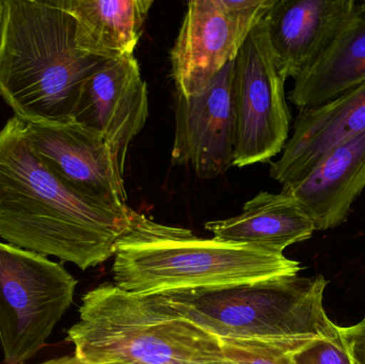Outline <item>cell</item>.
<instances>
[{"label":"cell","instance_id":"277c9868","mask_svg":"<svg viewBox=\"0 0 365 364\" xmlns=\"http://www.w3.org/2000/svg\"><path fill=\"white\" fill-rule=\"evenodd\" d=\"M74 356L89 363L233 364L218 338L175 311L160 294L106 282L86 293L68 331Z\"/></svg>","mask_w":365,"mask_h":364},{"label":"cell","instance_id":"ba28073f","mask_svg":"<svg viewBox=\"0 0 365 364\" xmlns=\"http://www.w3.org/2000/svg\"><path fill=\"white\" fill-rule=\"evenodd\" d=\"M274 0H193L170 51L177 90L195 95L235 60L249 33Z\"/></svg>","mask_w":365,"mask_h":364},{"label":"cell","instance_id":"7c38bea8","mask_svg":"<svg viewBox=\"0 0 365 364\" xmlns=\"http://www.w3.org/2000/svg\"><path fill=\"white\" fill-rule=\"evenodd\" d=\"M365 132V83L334 100L299 110L281 157L270 165L278 183H295L332 150Z\"/></svg>","mask_w":365,"mask_h":364},{"label":"cell","instance_id":"3957f363","mask_svg":"<svg viewBox=\"0 0 365 364\" xmlns=\"http://www.w3.org/2000/svg\"><path fill=\"white\" fill-rule=\"evenodd\" d=\"M300 264L253 246L200 239L133 212L130 232L118 244L113 277L135 294L215 288L298 275Z\"/></svg>","mask_w":365,"mask_h":364},{"label":"cell","instance_id":"d6986e66","mask_svg":"<svg viewBox=\"0 0 365 364\" xmlns=\"http://www.w3.org/2000/svg\"><path fill=\"white\" fill-rule=\"evenodd\" d=\"M295 364H355L340 333L307 343L294 354Z\"/></svg>","mask_w":365,"mask_h":364},{"label":"cell","instance_id":"4fadbf2b","mask_svg":"<svg viewBox=\"0 0 365 364\" xmlns=\"http://www.w3.org/2000/svg\"><path fill=\"white\" fill-rule=\"evenodd\" d=\"M357 4L355 0H274L266 25L285 79L297 78L321 57Z\"/></svg>","mask_w":365,"mask_h":364},{"label":"cell","instance_id":"30bf717a","mask_svg":"<svg viewBox=\"0 0 365 364\" xmlns=\"http://www.w3.org/2000/svg\"><path fill=\"white\" fill-rule=\"evenodd\" d=\"M149 118V92L134 55L105 61L83 83L71 119L101 132L125 170L132 141Z\"/></svg>","mask_w":365,"mask_h":364},{"label":"cell","instance_id":"ac0fdd59","mask_svg":"<svg viewBox=\"0 0 365 364\" xmlns=\"http://www.w3.org/2000/svg\"><path fill=\"white\" fill-rule=\"evenodd\" d=\"M233 364H295L294 354L304 346L255 340H221Z\"/></svg>","mask_w":365,"mask_h":364},{"label":"cell","instance_id":"5b68a950","mask_svg":"<svg viewBox=\"0 0 365 364\" xmlns=\"http://www.w3.org/2000/svg\"><path fill=\"white\" fill-rule=\"evenodd\" d=\"M325 278L284 276L253 284L163 293L193 324L220 340L304 346L339 335L324 309Z\"/></svg>","mask_w":365,"mask_h":364},{"label":"cell","instance_id":"5bb4252c","mask_svg":"<svg viewBox=\"0 0 365 364\" xmlns=\"http://www.w3.org/2000/svg\"><path fill=\"white\" fill-rule=\"evenodd\" d=\"M365 189V132L332 150L309 175L282 190L323 231L344 224Z\"/></svg>","mask_w":365,"mask_h":364},{"label":"cell","instance_id":"9c48e42d","mask_svg":"<svg viewBox=\"0 0 365 364\" xmlns=\"http://www.w3.org/2000/svg\"><path fill=\"white\" fill-rule=\"evenodd\" d=\"M234 61L230 62L201 93L175 94V132L171 152L173 166L192 169L210 180L234 166L235 113Z\"/></svg>","mask_w":365,"mask_h":364},{"label":"cell","instance_id":"8fae6325","mask_svg":"<svg viewBox=\"0 0 365 364\" xmlns=\"http://www.w3.org/2000/svg\"><path fill=\"white\" fill-rule=\"evenodd\" d=\"M36 155L58 177L83 192L126 204L124 170L101 132L73 119L26 123Z\"/></svg>","mask_w":365,"mask_h":364},{"label":"cell","instance_id":"e0dca14e","mask_svg":"<svg viewBox=\"0 0 365 364\" xmlns=\"http://www.w3.org/2000/svg\"><path fill=\"white\" fill-rule=\"evenodd\" d=\"M74 19L79 51L102 60L134 55L153 0H56Z\"/></svg>","mask_w":365,"mask_h":364},{"label":"cell","instance_id":"6da1fadb","mask_svg":"<svg viewBox=\"0 0 365 364\" xmlns=\"http://www.w3.org/2000/svg\"><path fill=\"white\" fill-rule=\"evenodd\" d=\"M134 209L83 192L32 150L17 117L0 130V237L86 271L115 256Z\"/></svg>","mask_w":365,"mask_h":364},{"label":"cell","instance_id":"ffe728a7","mask_svg":"<svg viewBox=\"0 0 365 364\" xmlns=\"http://www.w3.org/2000/svg\"><path fill=\"white\" fill-rule=\"evenodd\" d=\"M339 333L346 344L355 364H365V318L354 326L339 327Z\"/></svg>","mask_w":365,"mask_h":364},{"label":"cell","instance_id":"7a4b0ae2","mask_svg":"<svg viewBox=\"0 0 365 364\" xmlns=\"http://www.w3.org/2000/svg\"><path fill=\"white\" fill-rule=\"evenodd\" d=\"M56 0H0V98L26 123L71 119L81 88L107 60L86 55Z\"/></svg>","mask_w":365,"mask_h":364},{"label":"cell","instance_id":"44dd1931","mask_svg":"<svg viewBox=\"0 0 365 364\" xmlns=\"http://www.w3.org/2000/svg\"><path fill=\"white\" fill-rule=\"evenodd\" d=\"M25 364V363H24ZM38 364H123L119 363H85V361L79 360L75 356H64L61 358L53 359V360L45 361L43 363Z\"/></svg>","mask_w":365,"mask_h":364},{"label":"cell","instance_id":"7402d4cb","mask_svg":"<svg viewBox=\"0 0 365 364\" xmlns=\"http://www.w3.org/2000/svg\"><path fill=\"white\" fill-rule=\"evenodd\" d=\"M361 2H362V4H364V6H365V0H364V1H361Z\"/></svg>","mask_w":365,"mask_h":364},{"label":"cell","instance_id":"9a60e30c","mask_svg":"<svg viewBox=\"0 0 365 364\" xmlns=\"http://www.w3.org/2000/svg\"><path fill=\"white\" fill-rule=\"evenodd\" d=\"M205 229L217 241L279 254L289 246L310 239L317 231L297 201L284 190L279 194L261 192L245 203L240 215L206 222Z\"/></svg>","mask_w":365,"mask_h":364},{"label":"cell","instance_id":"2e32d148","mask_svg":"<svg viewBox=\"0 0 365 364\" xmlns=\"http://www.w3.org/2000/svg\"><path fill=\"white\" fill-rule=\"evenodd\" d=\"M289 100L299 110L326 104L365 83V6L341 27L328 48L294 79Z\"/></svg>","mask_w":365,"mask_h":364},{"label":"cell","instance_id":"8992f818","mask_svg":"<svg viewBox=\"0 0 365 364\" xmlns=\"http://www.w3.org/2000/svg\"><path fill=\"white\" fill-rule=\"evenodd\" d=\"M77 280L61 263L0 243V344L6 364H24L46 344L74 301Z\"/></svg>","mask_w":365,"mask_h":364},{"label":"cell","instance_id":"52a82bcc","mask_svg":"<svg viewBox=\"0 0 365 364\" xmlns=\"http://www.w3.org/2000/svg\"><path fill=\"white\" fill-rule=\"evenodd\" d=\"M285 81L270 46L265 16L249 33L234 60V166L270 162L282 153L292 120Z\"/></svg>","mask_w":365,"mask_h":364}]
</instances>
